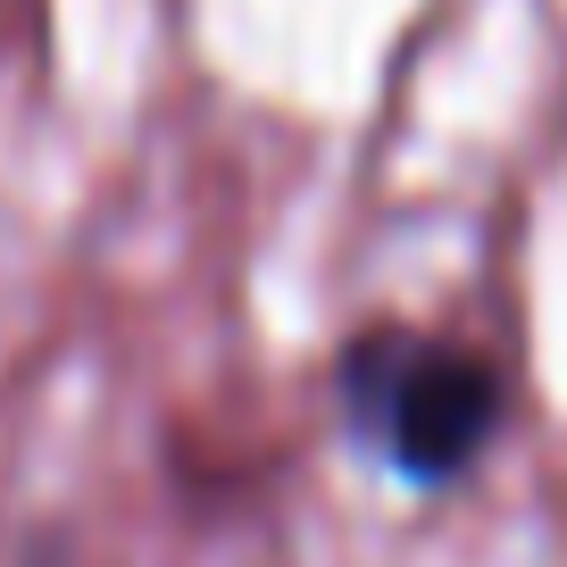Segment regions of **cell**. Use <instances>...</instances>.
<instances>
[{
	"label": "cell",
	"mask_w": 567,
	"mask_h": 567,
	"mask_svg": "<svg viewBox=\"0 0 567 567\" xmlns=\"http://www.w3.org/2000/svg\"><path fill=\"white\" fill-rule=\"evenodd\" d=\"M334 425L342 443L401 493H460L484 476L517 417L509 359L467 326L434 318H368L334 342Z\"/></svg>",
	"instance_id": "cell-1"
}]
</instances>
